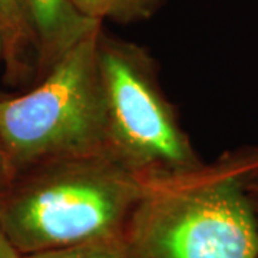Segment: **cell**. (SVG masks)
Instances as JSON below:
<instances>
[{"label": "cell", "mask_w": 258, "mask_h": 258, "mask_svg": "<svg viewBox=\"0 0 258 258\" xmlns=\"http://www.w3.org/2000/svg\"><path fill=\"white\" fill-rule=\"evenodd\" d=\"M0 194V224L20 255L68 248L125 232L149 188L106 155L68 158Z\"/></svg>", "instance_id": "1"}, {"label": "cell", "mask_w": 258, "mask_h": 258, "mask_svg": "<svg viewBox=\"0 0 258 258\" xmlns=\"http://www.w3.org/2000/svg\"><path fill=\"white\" fill-rule=\"evenodd\" d=\"M123 235L134 258H258L251 200L220 166L151 181Z\"/></svg>", "instance_id": "2"}, {"label": "cell", "mask_w": 258, "mask_h": 258, "mask_svg": "<svg viewBox=\"0 0 258 258\" xmlns=\"http://www.w3.org/2000/svg\"><path fill=\"white\" fill-rule=\"evenodd\" d=\"M101 32L102 25L68 49L36 88L0 99V147L15 175L59 159L106 155Z\"/></svg>", "instance_id": "3"}, {"label": "cell", "mask_w": 258, "mask_h": 258, "mask_svg": "<svg viewBox=\"0 0 258 258\" xmlns=\"http://www.w3.org/2000/svg\"><path fill=\"white\" fill-rule=\"evenodd\" d=\"M98 59L106 155L149 182L203 166L147 49L101 32Z\"/></svg>", "instance_id": "4"}, {"label": "cell", "mask_w": 258, "mask_h": 258, "mask_svg": "<svg viewBox=\"0 0 258 258\" xmlns=\"http://www.w3.org/2000/svg\"><path fill=\"white\" fill-rule=\"evenodd\" d=\"M18 5L45 71L78 40L102 25L81 15L71 0H18Z\"/></svg>", "instance_id": "5"}, {"label": "cell", "mask_w": 258, "mask_h": 258, "mask_svg": "<svg viewBox=\"0 0 258 258\" xmlns=\"http://www.w3.org/2000/svg\"><path fill=\"white\" fill-rule=\"evenodd\" d=\"M74 8L85 18L103 22H134L149 18L158 0H71Z\"/></svg>", "instance_id": "6"}, {"label": "cell", "mask_w": 258, "mask_h": 258, "mask_svg": "<svg viewBox=\"0 0 258 258\" xmlns=\"http://www.w3.org/2000/svg\"><path fill=\"white\" fill-rule=\"evenodd\" d=\"M20 258H134L125 235H113L68 248L20 255Z\"/></svg>", "instance_id": "7"}, {"label": "cell", "mask_w": 258, "mask_h": 258, "mask_svg": "<svg viewBox=\"0 0 258 258\" xmlns=\"http://www.w3.org/2000/svg\"><path fill=\"white\" fill-rule=\"evenodd\" d=\"M0 30L3 47L12 64H16L20 49L32 39L18 5V0H0Z\"/></svg>", "instance_id": "8"}, {"label": "cell", "mask_w": 258, "mask_h": 258, "mask_svg": "<svg viewBox=\"0 0 258 258\" xmlns=\"http://www.w3.org/2000/svg\"><path fill=\"white\" fill-rule=\"evenodd\" d=\"M13 178H15V172L10 166L5 151L0 147V194H3L9 188Z\"/></svg>", "instance_id": "9"}, {"label": "cell", "mask_w": 258, "mask_h": 258, "mask_svg": "<svg viewBox=\"0 0 258 258\" xmlns=\"http://www.w3.org/2000/svg\"><path fill=\"white\" fill-rule=\"evenodd\" d=\"M0 258H20V254L12 245V242L5 234V230L0 224Z\"/></svg>", "instance_id": "10"}, {"label": "cell", "mask_w": 258, "mask_h": 258, "mask_svg": "<svg viewBox=\"0 0 258 258\" xmlns=\"http://www.w3.org/2000/svg\"><path fill=\"white\" fill-rule=\"evenodd\" d=\"M3 47V36H2V30H0V50Z\"/></svg>", "instance_id": "11"}]
</instances>
